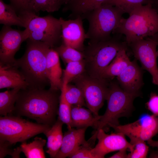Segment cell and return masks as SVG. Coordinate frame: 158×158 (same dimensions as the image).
<instances>
[{
  "instance_id": "cell-14",
  "label": "cell",
  "mask_w": 158,
  "mask_h": 158,
  "mask_svg": "<svg viewBox=\"0 0 158 158\" xmlns=\"http://www.w3.org/2000/svg\"><path fill=\"white\" fill-rule=\"evenodd\" d=\"M61 27L62 43L78 51H83L86 39V33L83 26V18L78 17L68 20L59 18Z\"/></svg>"
},
{
  "instance_id": "cell-7",
  "label": "cell",
  "mask_w": 158,
  "mask_h": 158,
  "mask_svg": "<svg viewBox=\"0 0 158 158\" xmlns=\"http://www.w3.org/2000/svg\"><path fill=\"white\" fill-rule=\"evenodd\" d=\"M18 14L28 32V38L44 42L53 48L62 40L59 19L49 15L40 17L28 10L20 11Z\"/></svg>"
},
{
  "instance_id": "cell-3",
  "label": "cell",
  "mask_w": 158,
  "mask_h": 158,
  "mask_svg": "<svg viewBox=\"0 0 158 158\" xmlns=\"http://www.w3.org/2000/svg\"><path fill=\"white\" fill-rule=\"evenodd\" d=\"M153 3L139 6L127 18L123 17L113 34L124 35L128 46L132 42L152 36L158 32V12Z\"/></svg>"
},
{
  "instance_id": "cell-32",
  "label": "cell",
  "mask_w": 158,
  "mask_h": 158,
  "mask_svg": "<svg viewBox=\"0 0 158 158\" xmlns=\"http://www.w3.org/2000/svg\"><path fill=\"white\" fill-rule=\"evenodd\" d=\"M97 130H96L92 137L83 144L80 146L68 157L71 158H97L92 152L95 147Z\"/></svg>"
},
{
  "instance_id": "cell-19",
  "label": "cell",
  "mask_w": 158,
  "mask_h": 158,
  "mask_svg": "<svg viewBox=\"0 0 158 158\" xmlns=\"http://www.w3.org/2000/svg\"><path fill=\"white\" fill-rule=\"evenodd\" d=\"M99 117L94 116L88 109L83 107L71 106V125L72 128H80L92 127L97 130Z\"/></svg>"
},
{
  "instance_id": "cell-4",
  "label": "cell",
  "mask_w": 158,
  "mask_h": 158,
  "mask_svg": "<svg viewBox=\"0 0 158 158\" xmlns=\"http://www.w3.org/2000/svg\"><path fill=\"white\" fill-rule=\"evenodd\" d=\"M103 40L89 42L83 51L85 72L90 76L99 78L103 71L111 62L121 50L127 49L126 41L122 40V34H114Z\"/></svg>"
},
{
  "instance_id": "cell-28",
  "label": "cell",
  "mask_w": 158,
  "mask_h": 158,
  "mask_svg": "<svg viewBox=\"0 0 158 158\" xmlns=\"http://www.w3.org/2000/svg\"><path fill=\"white\" fill-rule=\"evenodd\" d=\"M54 49L66 63L84 59V55L83 51H78L62 42L60 45L56 47Z\"/></svg>"
},
{
  "instance_id": "cell-27",
  "label": "cell",
  "mask_w": 158,
  "mask_h": 158,
  "mask_svg": "<svg viewBox=\"0 0 158 158\" xmlns=\"http://www.w3.org/2000/svg\"><path fill=\"white\" fill-rule=\"evenodd\" d=\"M60 90L58 119L66 124L68 129H69L72 128L71 125V106L66 98L64 84L63 83Z\"/></svg>"
},
{
  "instance_id": "cell-13",
  "label": "cell",
  "mask_w": 158,
  "mask_h": 158,
  "mask_svg": "<svg viewBox=\"0 0 158 158\" xmlns=\"http://www.w3.org/2000/svg\"><path fill=\"white\" fill-rule=\"evenodd\" d=\"M102 129L97 130V144L92 150V152L97 158H104L107 154L123 149L132 150L133 145L128 142L125 135L119 133L107 134Z\"/></svg>"
},
{
  "instance_id": "cell-18",
  "label": "cell",
  "mask_w": 158,
  "mask_h": 158,
  "mask_svg": "<svg viewBox=\"0 0 158 158\" xmlns=\"http://www.w3.org/2000/svg\"><path fill=\"white\" fill-rule=\"evenodd\" d=\"M28 85L19 71L13 66L0 65V89L18 88L25 90Z\"/></svg>"
},
{
  "instance_id": "cell-6",
  "label": "cell",
  "mask_w": 158,
  "mask_h": 158,
  "mask_svg": "<svg viewBox=\"0 0 158 158\" xmlns=\"http://www.w3.org/2000/svg\"><path fill=\"white\" fill-rule=\"evenodd\" d=\"M140 96L125 91L117 80H111L107 99V109L104 114L100 116L97 130L102 129L105 131L111 126L119 125V119L130 115L134 108L133 101Z\"/></svg>"
},
{
  "instance_id": "cell-20",
  "label": "cell",
  "mask_w": 158,
  "mask_h": 158,
  "mask_svg": "<svg viewBox=\"0 0 158 158\" xmlns=\"http://www.w3.org/2000/svg\"><path fill=\"white\" fill-rule=\"evenodd\" d=\"M127 49H122L118 52L110 63L102 72L99 78L111 80L124 70L131 61L126 54Z\"/></svg>"
},
{
  "instance_id": "cell-37",
  "label": "cell",
  "mask_w": 158,
  "mask_h": 158,
  "mask_svg": "<svg viewBox=\"0 0 158 158\" xmlns=\"http://www.w3.org/2000/svg\"><path fill=\"white\" fill-rule=\"evenodd\" d=\"M127 149H123L110 157V158H128V154L126 152Z\"/></svg>"
},
{
  "instance_id": "cell-8",
  "label": "cell",
  "mask_w": 158,
  "mask_h": 158,
  "mask_svg": "<svg viewBox=\"0 0 158 158\" xmlns=\"http://www.w3.org/2000/svg\"><path fill=\"white\" fill-rule=\"evenodd\" d=\"M51 126L31 122L12 115L0 117V140L11 145L24 142L38 134L44 133Z\"/></svg>"
},
{
  "instance_id": "cell-9",
  "label": "cell",
  "mask_w": 158,
  "mask_h": 158,
  "mask_svg": "<svg viewBox=\"0 0 158 158\" xmlns=\"http://www.w3.org/2000/svg\"><path fill=\"white\" fill-rule=\"evenodd\" d=\"M110 81L85 72L72 81L82 91L86 106L95 117H99V111L107 100Z\"/></svg>"
},
{
  "instance_id": "cell-24",
  "label": "cell",
  "mask_w": 158,
  "mask_h": 158,
  "mask_svg": "<svg viewBox=\"0 0 158 158\" xmlns=\"http://www.w3.org/2000/svg\"><path fill=\"white\" fill-rule=\"evenodd\" d=\"M46 141L41 138L36 137L31 142L27 143L22 142L19 147L27 158H44L46 157L44 150Z\"/></svg>"
},
{
  "instance_id": "cell-38",
  "label": "cell",
  "mask_w": 158,
  "mask_h": 158,
  "mask_svg": "<svg viewBox=\"0 0 158 158\" xmlns=\"http://www.w3.org/2000/svg\"><path fill=\"white\" fill-rule=\"evenodd\" d=\"M147 142L150 146L158 148V140H154L151 139L147 141Z\"/></svg>"
},
{
  "instance_id": "cell-33",
  "label": "cell",
  "mask_w": 158,
  "mask_h": 158,
  "mask_svg": "<svg viewBox=\"0 0 158 158\" xmlns=\"http://www.w3.org/2000/svg\"><path fill=\"white\" fill-rule=\"evenodd\" d=\"M132 145V150L128 154V158H145L147 157L149 147L145 141L133 137H129Z\"/></svg>"
},
{
  "instance_id": "cell-29",
  "label": "cell",
  "mask_w": 158,
  "mask_h": 158,
  "mask_svg": "<svg viewBox=\"0 0 158 158\" xmlns=\"http://www.w3.org/2000/svg\"><path fill=\"white\" fill-rule=\"evenodd\" d=\"M85 71L84 59L69 62L67 64L65 69L63 70V82L67 83H70Z\"/></svg>"
},
{
  "instance_id": "cell-23",
  "label": "cell",
  "mask_w": 158,
  "mask_h": 158,
  "mask_svg": "<svg viewBox=\"0 0 158 158\" xmlns=\"http://www.w3.org/2000/svg\"><path fill=\"white\" fill-rule=\"evenodd\" d=\"M11 4H7L3 0H0V23L11 26L16 25L24 28L20 18Z\"/></svg>"
},
{
  "instance_id": "cell-36",
  "label": "cell",
  "mask_w": 158,
  "mask_h": 158,
  "mask_svg": "<svg viewBox=\"0 0 158 158\" xmlns=\"http://www.w3.org/2000/svg\"><path fill=\"white\" fill-rule=\"evenodd\" d=\"M11 4L16 10L19 12L27 10L31 0H9Z\"/></svg>"
},
{
  "instance_id": "cell-17",
  "label": "cell",
  "mask_w": 158,
  "mask_h": 158,
  "mask_svg": "<svg viewBox=\"0 0 158 158\" xmlns=\"http://www.w3.org/2000/svg\"><path fill=\"white\" fill-rule=\"evenodd\" d=\"M59 56L53 48L49 49L47 56L46 69L50 87L52 90H61L63 84V71L61 68Z\"/></svg>"
},
{
  "instance_id": "cell-10",
  "label": "cell",
  "mask_w": 158,
  "mask_h": 158,
  "mask_svg": "<svg viewBox=\"0 0 158 158\" xmlns=\"http://www.w3.org/2000/svg\"><path fill=\"white\" fill-rule=\"evenodd\" d=\"M158 42V32L152 36L133 42L128 46L135 59L140 62L142 68L151 75L153 83L158 86L156 53Z\"/></svg>"
},
{
  "instance_id": "cell-15",
  "label": "cell",
  "mask_w": 158,
  "mask_h": 158,
  "mask_svg": "<svg viewBox=\"0 0 158 158\" xmlns=\"http://www.w3.org/2000/svg\"><path fill=\"white\" fill-rule=\"evenodd\" d=\"M135 58L119 75L117 81L125 91L140 96L141 90L144 84L143 71Z\"/></svg>"
},
{
  "instance_id": "cell-26",
  "label": "cell",
  "mask_w": 158,
  "mask_h": 158,
  "mask_svg": "<svg viewBox=\"0 0 158 158\" xmlns=\"http://www.w3.org/2000/svg\"><path fill=\"white\" fill-rule=\"evenodd\" d=\"M65 4V0H31L27 10L36 14L40 11L53 12Z\"/></svg>"
},
{
  "instance_id": "cell-21",
  "label": "cell",
  "mask_w": 158,
  "mask_h": 158,
  "mask_svg": "<svg viewBox=\"0 0 158 158\" xmlns=\"http://www.w3.org/2000/svg\"><path fill=\"white\" fill-rule=\"evenodd\" d=\"M63 123L59 119L44 134L47 138L46 153L51 158H55L62 142L63 135L62 128Z\"/></svg>"
},
{
  "instance_id": "cell-1",
  "label": "cell",
  "mask_w": 158,
  "mask_h": 158,
  "mask_svg": "<svg viewBox=\"0 0 158 158\" xmlns=\"http://www.w3.org/2000/svg\"><path fill=\"white\" fill-rule=\"evenodd\" d=\"M59 90L28 88L19 91L13 112L37 123L51 126L58 115Z\"/></svg>"
},
{
  "instance_id": "cell-22",
  "label": "cell",
  "mask_w": 158,
  "mask_h": 158,
  "mask_svg": "<svg viewBox=\"0 0 158 158\" xmlns=\"http://www.w3.org/2000/svg\"><path fill=\"white\" fill-rule=\"evenodd\" d=\"M106 0H72L65 4L64 11L71 12L69 17L71 19L82 17L100 6Z\"/></svg>"
},
{
  "instance_id": "cell-2",
  "label": "cell",
  "mask_w": 158,
  "mask_h": 158,
  "mask_svg": "<svg viewBox=\"0 0 158 158\" xmlns=\"http://www.w3.org/2000/svg\"><path fill=\"white\" fill-rule=\"evenodd\" d=\"M23 55L16 59L13 66L21 73L28 88L44 89L50 84L46 69L47 56L50 47L46 43L28 38Z\"/></svg>"
},
{
  "instance_id": "cell-31",
  "label": "cell",
  "mask_w": 158,
  "mask_h": 158,
  "mask_svg": "<svg viewBox=\"0 0 158 158\" xmlns=\"http://www.w3.org/2000/svg\"><path fill=\"white\" fill-rule=\"evenodd\" d=\"M153 2V0H106L102 4L115 6L129 15L137 7Z\"/></svg>"
},
{
  "instance_id": "cell-5",
  "label": "cell",
  "mask_w": 158,
  "mask_h": 158,
  "mask_svg": "<svg viewBox=\"0 0 158 158\" xmlns=\"http://www.w3.org/2000/svg\"><path fill=\"white\" fill-rule=\"evenodd\" d=\"M123 14L115 6L102 4L84 15L81 17L86 19L89 23L86 39H89V42H95L110 38L111 34L118 25Z\"/></svg>"
},
{
  "instance_id": "cell-42",
  "label": "cell",
  "mask_w": 158,
  "mask_h": 158,
  "mask_svg": "<svg viewBox=\"0 0 158 158\" xmlns=\"http://www.w3.org/2000/svg\"><path fill=\"white\" fill-rule=\"evenodd\" d=\"M157 45L158 46V43H157ZM156 53H157V56L158 57V50L157 51Z\"/></svg>"
},
{
  "instance_id": "cell-30",
  "label": "cell",
  "mask_w": 158,
  "mask_h": 158,
  "mask_svg": "<svg viewBox=\"0 0 158 158\" xmlns=\"http://www.w3.org/2000/svg\"><path fill=\"white\" fill-rule=\"evenodd\" d=\"M64 84L66 98L71 106H86L85 99L81 90L75 85L67 83Z\"/></svg>"
},
{
  "instance_id": "cell-34",
  "label": "cell",
  "mask_w": 158,
  "mask_h": 158,
  "mask_svg": "<svg viewBox=\"0 0 158 158\" xmlns=\"http://www.w3.org/2000/svg\"><path fill=\"white\" fill-rule=\"evenodd\" d=\"M11 145L6 141L0 140V158H3L7 155L11 156L12 158H16L15 148L10 147Z\"/></svg>"
},
{
  "instance_id": "cell-11",
  "label": "cell",
  "mask_w": 158,
  "mask_h": 158,
  "mask_svg": "<svg viewBox=\"0 0 158 158\" xmlns=\"http://www.w3.org/2000/svg\"><path fill=\"white\" fill-rule=\"evenodd\" d=\"M29 37L28 32L25 29L21 31L4 25L0 32V65L13 66L16 60V53Z\"/></svg>"
},
{
  "instance_id": "cell-12",
  "label": "cell",
  "mask_w": 158,
  "mask_h": 158,
  "mask_svg": "<svg viewBox=\"0 0 158 158\" xmlns=\"http://www.w3.org/2000/svg\"><path fill=\"white\" fill-rule=\"evenodd\" d=\"M116 133L148 141L158 133V117L154 115H145L136 121L124 125L112 126Z\"/></svg>"
},
{
  "instance_id": "cell-39",
  "label": "cell",
  "mask_w": 158,
  "mask_h": 158,
  "mask_svg": "<svg viewBox=\"0 0 158 158\" xmlns=\"http://www.w3.org/2000/svg\"><path fill=\"white\" fill-rule=\"evenodd\" d=\"M149 157L150 158H158V151H154L152 152Z\"/></svg>"
},
{
  "instance_id": "cell-40",
  "label": "cell",
  "mask_w": 158,
  "mask_h": 158,
  "mask_svg": "<svg viewBox=\"0 0 158 158\" xmlns=\"http://www.w3.org/2000/svg\"><path fill=\"white\" fill-rule=\"evenodd\" d=\"M152 5L154 7L158 12V0H154Z\"/></svg>"
},
{
  "instance_id": "cell-25",
  "label": "cell",
  "mask_w": 158,
  "mask_h": 158,
  "mask_svg": "<svg viewBox=\"0 0 158 158\" xmlns=\"http://www.w3.org/2000/svg\"><path fill=\"white\" fill-rule=\"evenodd\" d=\"M18 88L0 93V114L1 116L11 115L15 109L18 93Z\"/></svg>"
},
{
  "instance_id": "cell-16",
  "label": "cell",
  "mask_w": 158,
  "mask_h": 158,
  "mask_svg": "<svg viewBox=\"0 0 158 158\" xmlns=\"http://www.w3.org/2000/svg\"><path fill=\"white\" fill-rule=\"evenodd\" d=\"M87 128L68 129L63 136L61 147L55 158L69 157L86 140L85 134Z\"/></svg>"
},
{
  "instance_id": "cell-41",
  "label": "cell",
  "mask_w": 158,
  "mask_h": 158,
  "mask_svg": "<svg viewBox=\"0 0 158 158\" xmlns=\"http://www.w3.org/2000/svg\"><path fill=\"white\" fill-rule=\"evenodd\" d=\"M72 0H65V4H68V3H69L70 1H71Z\"/></svg>"
},
{
  "instance_id": "cell-35",
  "label": "cell",
  "mask_w": 158,
  "mask_h": 158,
  "mask_svg": "<svg viewBox=\"0 0 158 158\" xmlns=\"http://www.w3.org/2000/svg\"><path fill=\"white\" fill-rule=\"evenodd\" d=\"M147 106L148 109L153 115L158 116V95L152 93L150 99L147 103Z\"/></svg>"
}]
</instances>
